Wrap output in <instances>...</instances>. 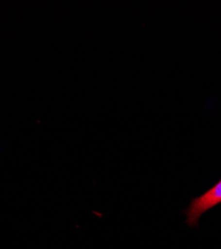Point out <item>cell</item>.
Here are the masks:
<instances>
[{"label": "cell", "mask_w": 221, "mask_h": 249, "mask_svg": "<svg viewBox=\"0 0 221 249\" xmlns=\"http://www.w3.org/2000/svg\"><path fill=\"white\" fill-rule=\"evenodd\" d=\"M221 202V180H219L214 186L202 195L191 200L187 210L185 213L187 215V222L188 226L193 227L198 224L199 218L204 213L210 211L212 207L216 206Z\"/></svg>", "instance_id": "obj_1"}]
</instances>
